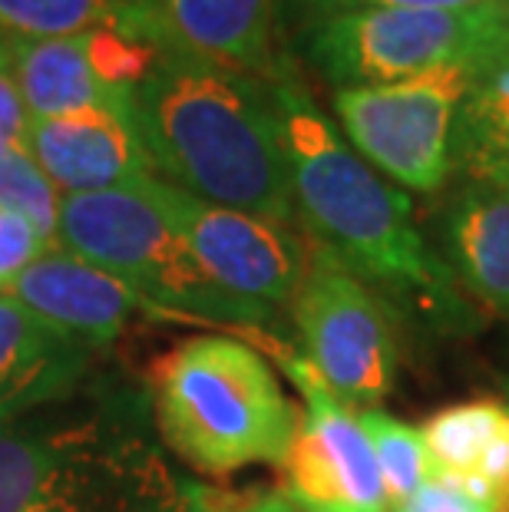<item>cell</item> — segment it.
Masks as SVG:
<instances>
[{
  "instance_id": "obj_1",
  "label": "cell",
  "mask_w": 509,
  "mask_h": 512,
  "mask_svg": "<svg viewBox=\"0 0 509 512\" xmlns=\"http://www.w3.org/2000/svg\"><path fill=\"white\" fill-rule=\"evenodd\" d=\"M265 83L281 129L291 202L314 245L361 281L414 304L437 328L473 331L480 311L427 245L410 195L357 156L288 63L275 60Z\"/></svg>"
},
{
  "instance_id": "obj_2",
  "label": "cell",
  "mask_w": 509,
  "mask_h": 512,
  "mask_svg": "<svg viewBox=\"0 0 509 512\" xmlns=\"http://www.w3.org/2000/svg\"><path fill=\"white\" fill-rule=\"evenodd\" d=\"M136 133L156 176L196 199L291 222V179L262 76L166 47L136 90Z\"/></svg>"
},
{
  "instance_id": "obj_3",
  "label": "cell",
  "mask_w": 509,
  "mask_h": 512,
  "mask_svg": "<svg viewBox=\"0 0 509 512\" xmlns=\"http://www.w3.org/2000/svg\"><path fill=\"white\" fill-rule=\"evenodd\" d=\"M149 387L162 440L199 473L229 476L285 460L298 410L248 341L189 337L153 364Z\"/></svg>"
},
{
  "instance_id": "obj_4",
  "label": "cell",
  "mask_w": 509,
  "mask_h": 512,
  "mask_svg": "<svg viewBox=\"0 0 509 512\" xmlns=\"http://www.w3.org/2000/svg\"><path fill=\"white\" fill-rule=\"evenodd\" d=\"M57 248L123 278L162 314L205 318L242 331L272 321V311L232 298L205 275L139 185L63 195Z\"/></svg>"
},
{
  "instance_id": "obj_5",
  "label": "cell",
  "mask_w": 509,
  "mask_h": 512,
  "mask_svg": "<svg viewBox=\"0 0 509 512\" xmlns=\"http://www.w3.org/2000/svg\"><path fill=\"white\" fill-rule=\"evenodd\" d=\"M506 40V0L460 10H354L311 20L298 34L305 60L334 90L476 67Z\"/></svg>"
},
{
  "instance_id": "obj_6",
  "label": "cell",
  "mask_w": 509,
  "mask_h": 512,
  "mask_svg": "<svg viewBox=\"0 0 509 512\" xmlns=\"http://www.w3.org/2000/svg\"><path fill=\"white\" fill-rule=\"evenodd\" d=\"M473 67L334 90L348 146L397 189L437 195L457 172V119Z\"/></svg>"
},
{
  "instance_id": "obj_7",
  "label": "cell",
  "mask_w": 509,
  "mask_h": 512,
  "mask_svg": "<svg viewBox=\"0 0 509 512\" xmlns=\"http://www.w3.org/2000/svg\"><path fill=\"white\" fill-rule=\"evenodd\" d=\"M305 361L344 407L371 410L397 384V341L381 298L324 248L311 245L308 275L291 301Z\"/></svg>"
},
{
  "instance_id": "obj_8",
  "label": "cell",
  "mask_w": 509,
  "mask_h": 512,
  "mask_svg": "<svg viewBox=\"0 0 509 512\" xmlns=\"http://www.w3.org/2000/svg\"><path fill=\"white\" fill-rule=\"evenodd\" d=\"M166 470L143 437L106 417L0 427V512H37Z\"/></svg>"
},
{
  "instance_id": "obj_9",
  "label": "cell",
  "mask_w": 509,
  "mask_h": 512,
  "mask_svg": "<svg viewBox=\"0 0 509 512\" xmlns=\"http://www.w3.org/2000/svg\"><path fill=\"white\" fill-rule=\"evenodd\" d=\"M136 185L159 205L196 265L222 291L272 314L295 301L308 275L311 245L288 222L196 199L159 176Z\"/></svg>"
},
{
  "instance_id": "obj_10",
  "label": "cell",
  "mask_w": 509,
  "mask_h": 512,
  "mask_svg": "<svg viewBox=\"0 0 509 512\" xmlns=\"http://www.w3.org/2000/svg\"><path fill=\"white\" fill-rule=\"evenodd\" d=\"M255 347H268L305 397L295 437L281 460V496L305 512H391L381 470L357 413L328 390L305 357L262 334Z\"/></svg>"
},
{
  "instance_id": "obj_11",
  "label": "cell",
  "mask_w": 509,
  "mask_h": 512,
  "mask_svg": "<svg viewBox=\"0 0 509 512\" xmlns=\"http://www.w3.org/2000/svg\"><path fill=\"white\" fill-rule=\"evenodd\" d=\"M4 294L86 347L116 341L139 314H162L123 278L63 248L43 252Z\"/></svg>"
},
{
  "instance_id": "obj_12",
  "label": "cell",
  "mask_w": 509,
  "mask_h": 512,
  "mask_svg": "<svg viewBox=\"0 0 509 512\" xmlns=\"http://www.w3.org/2000/svg\"><path fill=\"white\" fill-rule=\"evenodd\" d=\"M24 149L63 195L123 189L156 176L136 123L113 110L30 119Z\"/></svg>"
},
{
  "instance_id": "obj_13",
  "label": "cell",
  "mask_w": 509,
  "mask_h": 512,
  "mask_svg": "<svg viewBox=\"0 0 509 512\" xmlns=\"http://www.w3.org/2000/svg\"><path fill=\"white\" fill-rule=\"evenodd\" d=\"M437 232L463 294L509 321V192L467 179L443 205Z\"/></svg>"
},
{
  "instance_id": "obj_14",
  "label": "cell",
  "mask_w": 509,
  "mask_h": 512,
  "mask_svg": "<svg viewBox=\"0 0 509 512\" xmlns=\"http://www.w3.org/2000/svg\"><path fill=\"white\" fill-rule=\"evenodd\" d=\"M86 351V344L0 294V423L70 394L90 364Z\"/></svg>"
},
{
  "instance_id": "obj_15",
  "label": "cell",
  "mask_w": 509,
  "mask_h": 512,
  "mask_svg": "<svg viewBox=\"0 0 509 512\" xmlns=\"http://www.w3.org/2000/svg\"><path fill=\"white\" fill-rule=\"evenodd\" d=\"M172 47L248 76L275 67V0H153Z\"/></svg>"
},
{
  "instance_id": "obj_16",
  "label": "cell",
  "mask_w": 509,
  "mask_h": 512,
  "mask_svg": "<svg viewBox=\"0 0 509 512\" xmlns=\"http://www.w3.org/2000/svg\"><path fill=\"white\" fill-rule=\"evenodd\" d=\"M7 53L30 119H53L80 110H113L126 119L136 113V100L113 93L100 80L86 47V30L73 37L7 40Z\"/></svg>"
},
{
  "instance_id": "obj_17",
  "label": "cell",
  "mask_w": 509,
  "mask_h": 512,
  "mask_svg": "<svg viewBox=\"0 0 509 512\" xmlns=\"http://www.w3.org/2000/svg\"><path fill=\"white\" fill-rule=\"evenodd\" d=\"M457 169L509 192V40L473 67L457 119Z\"/></svg>"
},
{
  "instance_id": "obj_18",
  "label": "cell",
  "mask_w": 509,
  "mask_h": 512,
  "mask_svg": "<svg viewBox=\"0 0 509 512\" xmlns=\"http://www.w3.org/2000/svg\"><path fill=\"white\" fill-rule=\"evenodd\" d=\"M509 430V403L496 397L460 400L430 413L420 427L427 460L433 473H476L480 456L496 437Z\"/></svg>"
},
{
  "instance_id": "obj_19",
  "label": "cell",
  "mask_w": 509,
  "mask_h": 512,
  "mask_svg": "<svg viewBox=\"0 0 509 512\" xmlns=\"http://www.w3.org/2000/svg\"><path fill=\"white\" fill-rule=\"evenodd\" d=\"M133 0H0V37H73L116 20Z\"/></svg>"
},
{
  "instance_id": "obj_20",
  "label": "cell",
  "mask_w": 509,
  "mask_h": 512,
  "mask_svg": "<svg viewBox=\"0 0 509 512\" xmlns=\"http://www.w3.org/2000/svg\"><path fill=\"white\" fill-rule=\"evenodd\" d=\"M357 423H361L364 437L374 450L377 470H381L391 506L404 503V499L414 496L417 489L424 486V479L433 473L424 440H420V430L391 417V413L381 407L357 410Z\"/></svg>"
},
{
  "instance_id": "obj_21",
  "label": "cell",
  "mask_w": 509,
  "mask_h": 512,
  "mask_svg": "<svg viewBox=\"0 0 509 512\" xmlns=\"http://www.w3.org/2000/svg\"><path fill=\"white\" fill-rule=\"evenodd\" d=\"M60 202L63 192L43 176V169L30 159L27 149L0 159V209L34 225L47 248H57Z\"/></svg>"
},
{
  "instance_id": "obj_22",
  "label": "cell",
  "mask_w": 509,
  "mask_h": 512,
  "mask_svg": "<svg viewBox=\"0 0 509 512\" xmlns=\"http://www.w3.org/2000/svg\"><path fill=\"white\" fill-rule=\"evenodd\" d=\"M37 512H186V489H182L172 473L149 476L143 483L106 489L70 503L43 506Z\"/></svg>"
},
{
  "instance_id": "obj_23",
  "label": "cell",
  "mask_w": 509,
  "mask_h": 512,
  "mask_svg": "<svg viewBox=\"0 0 509 512\" xmlns=\"http://www.w3.org/2000/svg\"><path fill=\"white\" fill-rule=\"evenodd\" d=\"M483 4H503V0H281L288 17L301 27L311 20L354 14V10H460Z\"/></svg>"
},
{
  "instance_id": "obj_24",
  "label": "cell",
  "mask_w": 509,
  "mask_h": 512,
  "mask_svg": "<svg viewBox=\"0 0 509 512\" xmlns=\"http://www.w3.org/2000/svg\"><path fill=\"white\" fill-rule=\"evenodd\" d=\"M50 252L37 228L14 212L0 209V294H4L34 261Z\"/></svg>"
},
{
  "instance_id": "obj_25",
  "label": "cell",
  "mask_w": 509,
  "mask_h": 512,
  "mask_svg": "<svg viewBox=\"0 0 509 512\" xmlns=\"http://www.w3.org/2000/svg\"><path fill=\"white\" fill-rule=\"evenodd\" d=\"M391 512H496L493 506L473 499L450 473H430L424 486L404 503L391 506Z\"/></svg>"
},
{
  "instance_id": "obj_26",
  "label": "cell",
  "mask_w": 509,
  "mask_h": 512,
  "mask_svg": "<svg viewBox=\"0 0 509 512\" xmlns=\"http://www.w3.org/2000/svg\"><path fill=\"white\" fill-rule=\"evenodd\" d=\"M27 129H30V113L14 80V70H10L7 40H0V159L24 149Z\"/></svg>"
},
{
  "instance_id": "obj_27",
  "label": "cell",
  "mask_w": 509,
  "mask_h": 512,
  "mask_svg": "<svg viewBox=\"0 0 509 512\" xmlns=\"http://www.w3.org/2000/svg\"><path fill=\"white\" fill-rule=\"evenodd\" d=\"M186 512H305L285 496H232L215 489H186Z\"/></svg>"
},
{
  "instance_id": "obj_28",
  "label": "cell",
  "mask_w": 509,
  "mask_h": 512,
  "mask_svg": "<svg viewBox=\"0 0 509 512\" xmlns=\"http://www.w3.org/2000/svg\"><path fill=\"white\" fill-rule=\"evenodd\" d=\"M506 403H509V380H506Z\"/></svg>"
},
{
  "instance_id": "obj_29",
  "label": "cell",
  "mask_w": 509,
  "mask_h": 512,
  "mask_svg": "<svg viewBox=\"0 0 509 512\" xmlns=\"http://www.w3.org/2000/svg\"><path fill=\"white\" fill-rule=\"evenodd\" d=\"M0 40H4V37H0Z\"/></svg>"
},
{
  "instance_id": "obj_30",
  "label": "cell",
  "mask_w": 509,
  "mask_h": 512,
  "mask_svg": "<svg viewBox=\"0 0 509 512\" xmlns=\"http://www.w3.org/2000/svg\"><path fill=\"white\" fill-rule=\"evenodd\" d=\"M506 4H509V0H506Z\"/></svg>"
}]
</instances>
